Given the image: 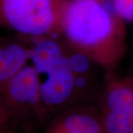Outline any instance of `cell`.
<instances>
[{
	"label": "cell",
	"mask_w": 133,
	"mask_h": 133,
	"mask_svg": "<svg viewBox=\"0 0 133 133\" xmlns=\"http://www.w3.org/2000/svg\"><path fill=\"white\" fill-rule=\"evenodd\" d=\"M61 35L107 71L116 69L126 52V23L106 0H68Z\"/></svg>",
	"instance_id": "6da1fadb"
},
{
	"label": "cell",
	"mask_w": 133,
	"mask_h": 133,
	"mask_svg": "<svg viewBox=\"0 0 133 133\" xmlns=\"http://www.w3.org/2000/svg\"><path fill=\"white\" fill-rule=\"evenodd\" d=\"M30 60L38 75H45L39 88L42 103L52 107L83 104L79 77L70 59V46L64 38L36 39L31 48Z\"/></svg>",
	"instance_id": "7a4b0ae2"
},
{
	"label": "cell",
	"mask_w": 133,
	"mask_h": 133,
	"mask_svg": "<svg viewBox=\"0 0 133 133\" xmlns=\"http://www.w3.org/2000/svg\"><path fill=\"white\" fill-rule=\"evenodd\" d=\"M67 4L68 0H0V21L35 39L61 35Z\"/></svg>",
	"instance_id": "3957f363"
},
{
	"label": "cell",
	"mask_w": 133,
	"mask_h": 133,
	"mask_svg": "<svg viewBox=\"0 0 133 133\" xmlns=\"http://www.w3.org/2000/svg\"><path fill=\"white\" fill-rule=\"evenodd\" d=\"M104 133H133V84L108 71L99 95Z\"/></svg>",
	"instance_id": "277c9868"
},
{
	"label": "cell",
	"mask_w": 133,
	"mask_h": 133,
	"mask_svg": "<svg viewBox=\"0 0 133 133\" xmlns=\"http://www.w3.org/2000/svg\"><path fill=\"white\" fill-rule=\"evenodd\" d=\"M39 76L33 65H25L10 79V95L20 104L37 105L42 102Z\"/></svg>",
	"instance_id": "5b68a950"
},
{
	"label": "cell",
	"mask_w": 133,
	"mask_h": 133,
	"mask_svg": "<svg viewBox=\"0 0 133 133\" xmlns=\"http://www.w3.org/2000/svg\"><path fill=\"white\" fill-rule=\"evenodd\" d=\"M64 133H104L100 110L86 104L76 105L64 116Z\"/></svg>",
	"instance_id": "8992f818"
},
{
	"label": "cell",
	"mask_w": 133,
	"mask_h": 133,
	"mask_svg": "<svg viewBox=\"0 0 133 133\" xmlns=\"http://www.w3.org/2000/svg\"><path fill=\"white\" fill-rule=\"evenodd\" d=\"M31 48L18 43L0 47V82L10 80L30 60Z\"/></svg>",
	"instance_id": "52a82bcc"
},
{
	"label": "cell",
	"mask_w": 133,
	"mask_h": 133,
	"mask_svg": "<svg viewBox=\"0 0 133 133\" xmlns=\"http://www.w3.org/2000/svg\"><path fill=\"white\" fill-rule=\"evenodd\" d=\"M108 3L125 23L133 24V0H109Z\"/></svg>",
	"instance_id": "ba28073f"
},
{
	"label": "cell",
	"mask_w": 133,
	"mask_h": 133,
	"mask_svg": "<svg viewBox=\"0 0 133 133\" xmlns=\"http://www.w3.org/2000/svg\"><path fill=\"white\" fill-rule=\"evenodd\" d=\"M127 76H129V78L131 79V83L133 84V66L129 70V72H128V74H127Z\"/></svg>",
	"instance_id": "9c48e42d"
},
{
	"label": "cell",
	"mask_w": 133,
	"mask_h": 133,
	"mask_svg": "<svg viewBox=\"0 0 133 133\" xmlns=\"http://www.w3.org/2000/svg\"><path fill=\"white\" fill-rule=\"evenodd\" d=\"M106 1H107V3H108V1H109V0H106Z\"/></svg>",
	"instance_id": "30bf717a"
}]
</instances>
